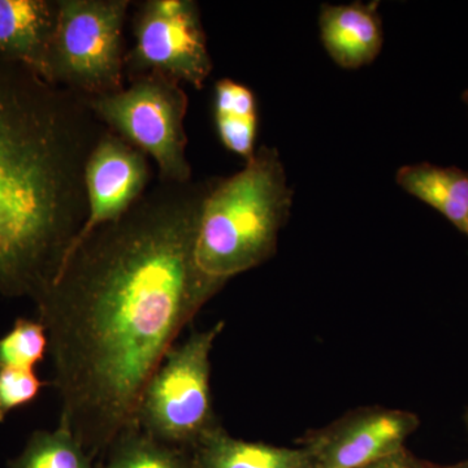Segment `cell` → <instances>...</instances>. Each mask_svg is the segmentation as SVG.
<instances>
[{
	"label": "cell",
	"mask_w": 468,
	"mask_h": 468,
	"mask_svg": "<svg viewBox=\"0 0 468 468\" xmlns=\"http://www.w3.org/2000/svg\"><path fill=\"white\" fill-rule=\"evenodd\" d=\"M212 181L167 183L64 255L37 297L55 363L60 426L90 457L138 427L150 378L223 286L197 264Z\"/></svg>",
	"instance_id": "obj_1"
},
{
	"label": "cell",
	"mask_w": 468,
	"mask_h": 468,
	"mask_svg": "<svg viewBox=\"0 0 468 468\" xmlns=\"http://www.w3.org/2000/svg\"><path fill=\"white\" fill-rule=\"evenodd\" d=\"M109 128L88 98L0 55V289L38 297L88 218L85 172Z\"/></svg>",
	"instance_id": "obj_2"
},
{
	"label": "cell",
	"mask_w": 468,
	"mask_h": 468,
	"mask_svg": "<svg viewBox=\"0 0 468 468\" xmlns=\"http://www.w3.org/2000/svg\"><path fill=\"white\" fill-rule=\"evenodd\" d=\"M292 205V190L279 151L260 147L241 171L212 181L197 236L199 270L226 284L230 277L260 266L275 252Z\"/></svg>",
	"instance_id": "obj_3"
},
{
	"label": "cell",
	"mask_w": 468,
	"mask_h": 468,
	"mask_svg": "<svg viewBox=\"0 0 468 468\" xmlns=\"http://www.w3.org/2000/svg\"><path fill=\"white\" fill-rule=\"evenodd\" d=\"M128 0H58L48 81L85 98L124 89Z\"/></svg>",
	"instance_id": "obj_4"
},
{
	"label": "cell",
	"mask_w": 468,
	"mask_h": 468,
	"mask_svg": "<svg viewBox=\"0 0 468 468\" xmlns=\"http://www.w3.org/2000/svg\"><path fill=\"white\" fill-rule=\"evenodd\" d=\"M88 101L109 131L155 160L159 180L192 181L184 128L187 95L180 82L147 73L132 79L128 88Z\"/></svg>",
	"instance_id": "obj_5"
},
{
	"label": "cell",
	"mask_w": 468,
	"mask_h": 468,
	"mask_svg": "<svg viewBox=\"0 0 468 468\" xmlns=\"http://www.w3.org/2000/svg\"><path fill=\"white\" fill-rule=\"evenodd\" d=\"M224 322L172 347L150 378L138 409V427L160 442L184 449L212 428L209 356Z\"/></svg>",
	"instance_id": "obj_6"
},
{
	"label": "cell",
	"mask_w": 468,
	"mask_h": 468,
	"mask_svg": "<svg viewBox=\"0 0 468 468\" xmlns=\"http://www.w3.org/2000/svg\"><path fill=\"white\" fill-rule=\"evenodd\" d=\"M125 76L159 73L202 89L212 72L199 7L193 0H147L134 18Z\"/></svg>",
	"instance_id": "obj_7"
},
{
	"label": "cell",
	"mask_w": 468,
	"mask_h": 468,
	"mask_svg": "<svg viewBox=\"0 0 468 468\" xmlns=\"http://www.w3.org/2000/svg\"><path fill=\"white\" fill-rule=\"evenodd\" d=\"M149 180L150 165L146 154L113 132H107L86 165L88 218L68 250L97 228L125 214L146 192Z\"/></svg>",
	"instance_id": "obj_8"
},
{
	"label": "cell",
	"mask_w": 468,
	"mask_h": 468,
	"mask_svg": "<svg viewBox=\"0 0 468 468\" xmlns=\"http://www.w3.org/2000/svg\"><path fill=\"white\" fill-rule=\"evenodd\" d=\"M418 424L415 415L389 410L350 419L307 446L313 468H363L384 460L403 451Z\"/></svg>",
	"instance_id": "obj_9"
},
{
	"label": "cell",
	"mask_w": 468,
	"mask_h": 468,
	"mask_svg": "<svg viewBox=\"0 0 468 468\" xmlns=\"http://www.w3.org/2000/svg\"><path fill=\"white\" fill-rule=\"evenodd\" d=\"M319 29L325 51L344 69L368 66L383 48L384 32L378 2L322 5Z\"/></svg>",
	"instance_id": "obj_10"
},
{
	"label": "cell",
	"mask_w": 468,
	"mask_h": 468,
	"mask_svg": "<svg viewBox=\"0 0 468 468\" xmlns=\"http://www.w3.org/2000/svg\"><path fill=\"white\" fill-rule=\"evenodd\" d=\"M58 2L0 0V55L48 80Z\"/></svg>",
	"instance_id": "obj_11"
},
{
	"label": "cell",
	"mask_w": 468,
	"mask_h": 468,
	"mask_svg": "<svg viewBox=\"0 0 468 468\" xmlns=\"http://www.w3.org/2000/svg\"><path fill=\"white\" fill-rule=\"evenodd\" d=\"M194 468H313L309 448L243 441L214 427L194 445Z\"/></svg>",
	"instance_id": "obj_12"
},
{
	"label": "cell",
	"mask_w": 468,
	"mask_h": 468,
	"mask_svg": "<svg viewBox=\"0 0 468 468\" xmlns=\"http://www.w3.org/2000/svg\"><path fill=\"white\" fill-rule=\"evenodd\" d=\"M396 183L410 196L435 208L462 232L468 220V172L419 163L399 168Z\"/></svg>",
	"instance_id": "obj_13"
},
{
	"label": "cell",
	"mask_w": 468,
	"mask_h": 468,
	"mask_svg": "<svg viewBox=\"0 0 468 468\" xmlns=\"http://www.w3.org/2000/svg\"><path fill=\"white\" fill-rule=\"evenodd\" d=\"M215 124L221 144L246 162L254 156L257 147V98L248 86L223 79L214 90Z\"/></svg>",
	"instance_id": "obj_14"
},
{
	"label": "cell",
	"mask_w": 468,
	"mask_h": 468,
	"mask_svg": "<svg viewBox=\"0 0 468 468\" xmlns=\"http://www.w3.org/2000/svg\"><path fill=\"white\" fill-rule=\"evenodd\" d=\"M107 454L103 468H194L183 449L158 441L140 427L117 437Z\"/></svg>",
	"instance_id": "obj_15"
},
{
	"label": "cell",
	"mask_w": 468,
	"mask_h": 468,
	"mask_svg": "<svg viewBox=\"0 0 468 468\" xmlns=\"http://www.w3.org/2000/svg\"><path fill=\"white\" fill-rule=\"evenodd\" d=\"M11 468H94L91 457L75 436L60 426L51 432L41 431L30 437Z\"/></svg>",
	"instance_id": "obj_16"
},
{
	"label": "cell",
	"mask_w": 468,
	"mask_h": 468,
	"mask_svg": "<svg viewBox=\"0 0 468 468\" xmlns=\"http://www.w3.org/2000/svg\"><path fill=\"white\" fill-rule=\"evenodd\" d=\"M48 334L42 323L18 319L14 328L0 338V369H32L45 356Z\"/></svg>",
	"instance_id": "obj_17"
},
{
	"label": "cell",
	"mask_w": 468,
	"mask_h": 468,
	"mask_svg": "<svg viewBox=\"0 0 468 468\" xmlns=\"http://www.w3.org/2000/svg\"><path fill=\"white\" fill-rule=\"evenodd\" d=\"M41 388L42 381L32 369H0V423L12 410L36 399Z\"/></svg>",
	"instance_id": "obj_18"
},
{
	"label": "cell",
	"mask_w": 468,
	"mask_h": 468,
	"mask_svg": "<svg viewBox=\"0 0 468 468\" xmlns=\"http://www.w3.org/2000/svg\"><path fill=\"white\" fill-rule=\"evenodd\" d=\"M363 468H437L426 466V464L420 463V462L415 461L414 458L410 457L406 454L405 451L397 452V454L389 455V457L384 458L375 462V463L368 464V466Z\"/></svg>",
	"instance_id": "obj_19"
},
{
	"label": "cell",
	"mask_w": 468,
	"mask_h": 468,
	"mask_svg": "<svg viewBox=\"0 0 468 468\" xmlns=\"http://www.w3.org/2000/svg\"><path fill=\"white\" fill-rule=\"evenodd\" d=\"M437 468H468V461L461 462V463L452 464V466L437 467Z\"/></svg>",
	"instance_id": "obj_20"
},
{
	"label": "cell",
	"mask_w": 468,
	"mask_h": 468,
	"mask_svg": "<svg viewBox=\"0 0 468 468\" xmlns=\"http://www.w3.org/2000/svg\"><path fill=\"white\" fill-rule=\"evenodd\" d=\"M462 101H464V104H466L468 109V89L466 91L463 92V94H462Z\"/></svg>",
	"instance_id": "obj_21"
},
{
	"label": "cell",
	"mask_w": 468,
	"mask_h": 468,
	"mask_svg": "<svg viewBox=\"0 0 468 468\" xmlns=\"http://www.w3.org/2000/svg\"><path fill=\"white\" fill-rule=\"evenodd\" d=\"M462 232H463L464 234H467V236H468V220H467V223L464 224V227H463V229H462Z\"/></svg>",
	"instance_id": "obj_22"
},
{
	"label": "cell",
	"mask_w": 468,
	"mask_h": 468,
	"mask_svg": "<svg viewBox=\"0 0 468 468\" xmlns=\"http://www.w3.org/2000/svg\"><path fill=\"white\" fill-rule=\"evenodd\" d=\"M466 424H467V428H468V412H467V415H466Z\"/></svg>",
	"instance_id": "obj_23"
}]
</instances>
